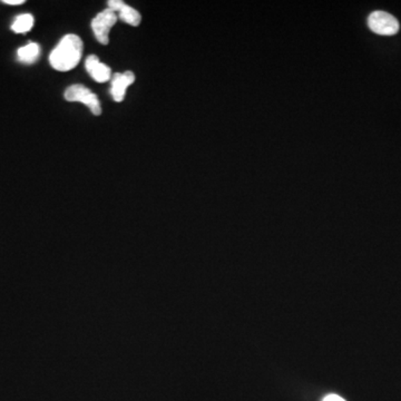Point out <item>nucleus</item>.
Returning a JSON list of instances; mask_svg holds the SVG:
<instances>
[{
  "label": "nucleus",
  "instance_id": "obj_8",
  "mask_svg": "<svg viewBox=\"0 0 401 401\" xmlns=\"http://www.w3.org/2000/svg\"><path fill=\"white\" fill-rule=\"evenodd\" d=\"M39 46L36 43H29L28 45L20 47L17 51L18 60L21 63L33 64L35 60H37L39 56Z\"/></svg>",
  "mask_w": 401,
  "mask_h": 401
},
{
  "label": "nucleus",
  "instance_id": "obj_11",
  "mask_svg": "<svg viewBox=\"0 0 401 401\" xmlns=\"http://www.w3.org/2000/svg\"><path fill=\"white\" fill-rule=\"evenodd\" d=\"M323 401H346L342 399L341 397H339L338 395H329L323 399Z\"/></svg>",
  "mask_w": 401,
  "mask_h": 401
},
{
  "label": "nucleus",
  "instance_id": "obj_9",
  "mask_svg": "<svg viewBox=\"0 0 401 401\" xmlns=\"http://www.w3.org/2000/svg\"><path fill=\"white\" fill-rule=\"evenodd\" d=\"M34 17L30 14H24L18 16L12 25V29L17 34H24L33 28Z\"/></svg>",
  "mask_w": 401,
  "mask_h": 401
},
{
  "label": "nucleus",
  "instance_id": "obj_3",
  "mask_svg": "<svg viewBox=\"0 0 401 401\" xmlns=\"http://www.w3.org/2000/svg\"><path fill=\"white\" fill-rule=\"evenodd\" d=\"M117 23L116 12L107 8L97 14L96 17L91 20V29L94 32L95 37L102 45H107L109 42V32L112 27Z\"/></svg>",
  "mask_w": 401,
  "mask_h": 401
},
{
  "label": "nucleus",
  "instance_id": "obj_10",
  "mask_svg": "<svg viewBox=\"0 0 401 401\" xmlns=\"http://www.w3.org/2000/svg\"><path fill=\"white\" fill-rule=\"evenodd\" d=\"M3 3L12 5V6H18V5L25 3V0H3Z\"/></svg>",
  "mask_w": 401,
  "mask_h": 401
},
{
  "label": "nucleus",
  "instance_id": "obj_5",
  "mask_svg": "<svg viewBox=\"0 0 401 401\" xmlns=\"http://www.w3.org/2000/svg\"><path fill=\"white\" fill-rule=\"evenodd\" d=\"M135 82V75L127 71L123 74L116 73L112 80L111 94L115 102L121 103L125 98L126 91Z\"/></svg>",
  "mask_w": 401,
  "mask_h": 401
},
{
  "label": "nucleus",
  "instance_id": "obj_7",
  "mask_svg": "<svg viewBox=\"0 0 401 401\" xmlns=\"http://www.w3.org/2000/svg\"><path fill=\"white\" fill-rule=\"evenodd\" d=\"M85 67L91 78L98 83H106L107 80H111V69L105 64L100 63V60L95 55H91L87 57Z\"/></svg>",
  "mask_w": 401,
  "mask_h": 401
},
{
  "label": "nucleus",
  "instance_id": "obj_4",
  "mask_svg": "<svg viewBox=\"0 0 401 401\" xmlns=\"http://www.w3.org/2000/svg\"><path fill=\"white\" fill-rule=\"evenodd\" d=\"M368 25L373 33L384 36H391L398 33V20L386 12H375L368 18Z\"/></svg>",
  "mask_w": 401,
  "mask_h": 401
},
{
  "label": "nucleus",
  "instance_id": "obj_1",
  "mask_svg": "<svg viewBox=\"0 0 401 401\" xmlns=\"http://www.w3.org/2000/svg\"><path fill=\"white\" fill-rule=\"evenodd\" d=\"M83 42L77 35H66L49 56L51 67L60 71L74 69L83 55Z\"/></svg>",
  "mask_w": 401,
  "mask_h": 401
},
{
  "label": "nucleus",
  "instance_id": "obj_2",
  "mask_svg": "<svg viewBox=\"0 0 401 401\" xmlns=\"http://www.w3.org/2000/svg\"><path fill=\"white\" fill-rule=\"evenodd\" d=\"M65 100L69 102H80L85 104L87 107H89L91 113L100 116L102 114V107H100V103L97 98L96 94H94L91 89H87L84 85L77 84V85L71 86L65 91Z\"/></svg>",
  "mask_w": 401,
  "mask_h": 401
},
{
  "label": "nucleus",
  "instance_id": "obj_6",
  "mask_svg": "<svg viewBox=\"0 0 401 401\" xmlns=\"http://www.w3.org/2000/svg\"><path fill=\"white\" fill-rule=\"evenodd\" d=\"M107 5L111 10L118 12L121 19L128 25L136 27L142 21V16H141L140 12H137L136 9H134L133 7L126 5L122 0H109L107 1Z\"/></svg>",
  "mask_w": 401,
  "mask_h": 401
}]
</instances>
